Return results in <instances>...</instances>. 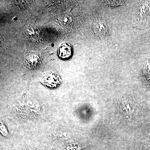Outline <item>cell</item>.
Masks as SVG:
<instances>
[{
	"label": "cell",
	"mask_w": 150,
	"mask_h": 150,
	"mask_svg": "<svg viewBox=\"0 0 150 150\" xmlns=\"http://www.w3.org/2000/svg\"><path fill=\"white\" fill-rule=\"evenodd\" d=\"M122 108L123 112L126 115H131L135 110V106L133 103L128 100L124 99L122 100Z\"/></svg>",
	"instance_id": "5"
},
{
	"label": "cell",
	"mask_w": 150,
	"mask_h": 150,
	"mask_svg": "<svg viewBox=\"0 0 150 150\" xmlns=\"http://www.w3.org/2000/svg\"><path fill=\"white\" fill-rule=\"evenodd\" d=\"M105 3L107 5L110 6L114 7L121 5L124 3L125 1H104Z\"/></svg>",
	"instance_id": "6"
},
{
	"label": "cell",
	"mask_w": 150,
	"mask_h": 150,
	"mask_svg": "<svg viewBox=\"0 0 150 150\" xmlns=\"http://www.w3.org/2000/svg\"><path fill=\"white\" fill-rule=\"evenodd\" d=\"M61 81L60 76L56 72H48L44 73L41 76V83L48 87H55L59 85Z\"/></svg>",
	"instance_id": "1"
},
{
	"label": "cell",
	"mask_w": 150,
	"mask_h": 150,
	"mask_svg": "<svg viewBox=\"0 0 150 150\" xmlns=\"http://www.w3.org/2000/svg\"><path fill=\"white\" fill-rule=\"evenodd\" d=\"M1 132L2 134L3 135H4V136H6L7 135H8V131H7L5 126L2 123H1Z\"/></svg>",
	"instance_id": "7"
},
{
	"label": "cell",
	"mask_w": 150,
	"mask_h": 150,
	"mask_svg": "<svg viewBox=\"0 0 150 150\" xmlns=\"http://www.w3.org/2000/svg\"><path fill=\"white\" fill-rule=\"evenodd\" d=\"M23 150H34L33 149H30V148H28V149H24Z\"/></svg>",
	"instance_id": "8"
},
{
	"label": "cell",
	"mask_w": 150,
	"mask_h": 150,
	"mask_svg": "<svg viewBox=\"0 0 150 150\" xmlns=\"http://www.w3.org/2000/svg\"><path fill=\"white\" fill-rule=\"evenodd\" d=\"M143 2L138 12V17L141 19L146 18L150 14V1Z\"/></svg>",
	"instance_id": "4"
},
{
	"label": "cell",
	"mask_w": 150,
	"mask_h": 150,
	"mask_svg": "<svg viewBox=\"0 0 150 150\" xmlns=\"http://www.w3.org/2000/svg\"><path fill=\"white\" fill-rule=\"evenodd\" d=\"M93 30L95 34L100 38L105 37L108 35L107 23L103 20H98L94 23Z\"/></svg>",
	"instance_id": "2"
},
{
	"label": "cell",
	"mask_w": 150,
	"mask_h": 150,
	"mask_svg": "<svg viewBox=\"0 0 150 150\" xmlns=\"http://www.w3.org/2000/svg\"><path fill=\"white\" fill-rule=\"evenodd\" d=\"M72 54V48L69 44L64 43L58 49V56L61 59L66 60L69 59Z\"/></svg>",
	"instance_id": "3"
}]
</instances>
